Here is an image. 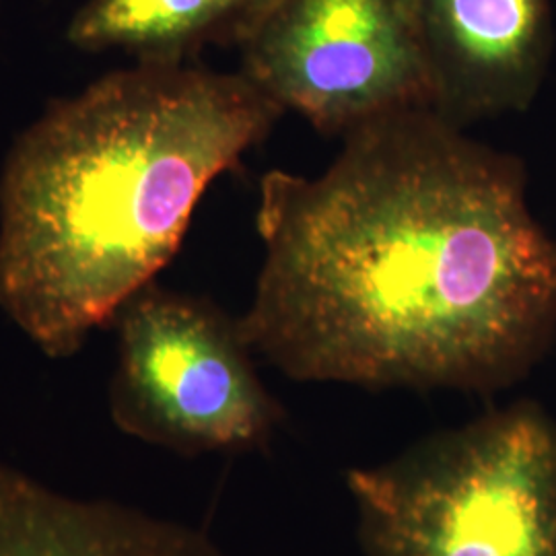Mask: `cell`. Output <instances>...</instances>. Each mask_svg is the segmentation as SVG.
Returning a JSON list of instances; mask_svg holds the SVG:
<instances>
[{
	"mask_svg": "<svg viewBox=\"0 0 556 556\" xmlns=\"http://www.w3.org/2000/svg\"><path fill=\"white\" fill-rule=\"evenodd\" d=\"M112 324L118 357L108 408L119 433L179 456L248 454L273 441L285 413L239 318L151 282Z\"/></svg>",
	"mask_w": 556,
	"mask_h": 556,
	"instance_id": "obj_4",
	"label": "cell"
},
{
	"mask_svg": "<svg viewBox=\"0 0 556 556\" xmlns=\"http://www.w3.org/2000/svg\"><path fill=\"white\" fill-rule=\"evenodd\" d=\"M282 114L243 73L153 62L48 108L0 176L2 314L73 357L155 282L206 188Z\"/></svg>",
	"mask_w": 556,
	"mask_h": 556,
	"instance_id": "obj_2",
	"label": "cell"
},
{
	"mask_svg": "<svg viewBox=\"0 0 556 556\" xmlns=\"http://www.w3.org/2000/svg\"><path fill=\"white\" fill-rule=\"evenodd\" d=\"M435 112L464 124L528 110L546 79L551 0H418Z\"/></svg>",
	"mask_w": 556,
	"mask_h": 556,
	"instance_id": "obj_6",
	"label": "cell"
},
{
	"mask_svg": "<svg viewBox=\"0 0 556 556\" xmlns=\"http://www.w3.org/2000/svg\"><path fill=\"white\" fill-rule=\"evenodd\" d=\"M0 556H229L192 526L66 495L0 459Z\"/></svg>",
	"mask_w": 556,
	"mask_h": 556,
	"instance_id": "obj_7",
	"label": "cell"
},
{
	"mask_svg": "<svg viewBox=\"0 0 556 556\" xmlns=\"http://www.w3.org/2000/svg\"><path fill=\"white\" fill-rule=\"evenodd\" d=\"M258 0H89L66 38L87 52L118 48L137 62L186 64L211 41H233Z\"/></svg>",
	"mask_w": 556,
	"mask_h": 556,
	"instance_id": "obj_8",
	"label": "cell"
},
{
	"mask_svg": "<svg viewBox=\"0 0 556 556\" xmlns=\"http://www.w3.org/2000/svg\"><path fill=\"white\" fill-rule=\"evenodd\" d=\"M316 178L260 181L239 328L289 379L493 394L556 338V239L516 155L433 110L361 126Z\"/></svg>",
	"mask_w": 556,
	"mask_h": 556,
	"instance_id": "obj_1",
	"label": "cell"
},
{
	"mask_svg": "<svg viewBox=\"0 0 556 556\" xmlns=\"http://www.w3.org/2000/svg\"><path fill=\"white\" fill-rule=\"evenodd\" d=\"M233 43L239 73L324 135L435 112L418 0H258Z\"/></svg>",
	"mask_w": 556,
	"mask_h": 556,
	"instance_id": "obj_5",
	"label": "cell"
},
{
	"mask_svg": "<svg viewBox=\"0 0 556 556\" xmlns=\"http://www.w3.org/2000/svg\"><path fill=\"white\" fill-rule=\"evenodd\" d=\"M346 489L365 556H556V420L519 400L351 468Z\"/></svg>",
	"mask_w": 556,
	"mask_h": 556,
	"instance_id": "obj_3",
	"label": "cell"
}]
</instances>
